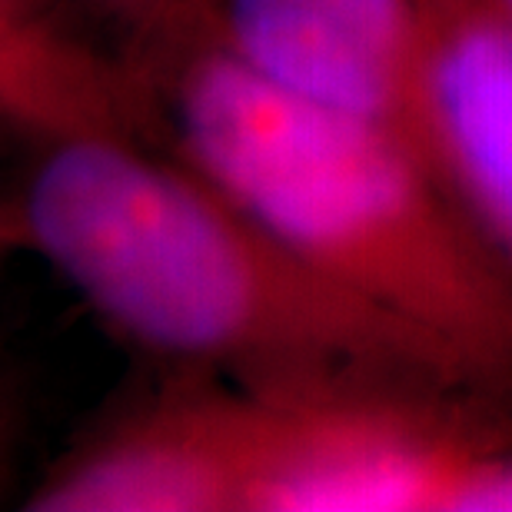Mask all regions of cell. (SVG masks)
<instances>
[{
    "mask_svg": "<svg viewBox=\"0 0 512 512\" xmlns=\"http://www.w3.org/2000/svg\"><path fill=\"white\" fill-rule=\"evenodd\" d=\"M177 24L283 94L383 127L429 160L423 0H190Z\"/></svg>",
    "mask_w": 512,
    "mask_h": 512,
    "instance_id": "5",
    "label": "cell"
},
{
    "mask_svg": "<svg viewBox=\"0 0 512 512\" xmlns=\"http://www.w3.org/2000/svg\"><path fill=\"white\" fill-rule=\"evenodd\" d=\"M117 54L153 140L323 276L512 396V263L413 143L283 94L187 24Z\"/></svg>",
    "mask_w": 512,
    "mask_h": 512,
    "instance_id": "2",
    "label": "cell"
},
{
    "mask_svg": "<svg viewBox=\"0 0 512 512\" xmlns=\"http://www.w3.org/2000/svg\"><path fill=\"white\" fill-rule=\"evenodd\" d=\"M493 7L499 10V17L512 27V0H493Z\"/></svg>",
    "mask_w": 512,
    "mask_h": 512,
    "instance_id": "12",
    "label": "cell"
},
{
    "mask_svg": "<svg viewBox=\"0 0 512 512\" xmlns=\"http://www.w3.org/2000/svg\"><path fill=\"white\" fill-rule=\"evenodd\" d=\"M17 453V399L10 393L7 376L0 370V486L7 483Z\"/></svg>",
    "mask_w": 512,
    "mask_h": 512,
    "instance_id": "11",
    "label": "cell"
},
{
    "mask_svg": "<svg viewBox=\"0 0 512 512\" xmlns=\"http://www.w3.org/2000/svg\"><path fill=\"white\" fill-rule=\"evenodd\" d=\"M426 153L512 263V27L493 0H423Z\"/></svg>",
    "mask_w": 512,
    "mask_h": 512,
    "instance_id": "6",
    "label": "cell"
},
{
    "mask_svg": "<svg viewBox=\"0 0 512 512\" xmlns=\"http://www.w3.org/2000/svg\"><path fill=\"white\" fill-rule=\"evenodd\" d=\"M453 512H512V443L493 439L459 486Z\"/></svg>",
    "mask_w": 512,
    "mask_h": 512,
    "instance_id": "9",
    "label": "cell"
},
{
    "mask_svg": "<svg viewBox=\"0 0 512 512\" xmlns=\"http://www.w3.org/2000/svg\"><path fill=\"white\" fill-rule=\"evenodd\" d=\"M273 399L190 376L110 419L30 486V512H247Z\"/></svg>",
    "mask_w": 512,
    "mask_h": 512,
    "instance_id": "4",
    "label": "cell"
},
{
    "mask_svg": "<svg viewBox=\"0 0 512 512\" xmlns=\"http://www.w3.org/2000/svg\"><path fill=\"white\" fill-rule=\"evenodd\" d=\"M0 127L30 143L143 130L130 70L37 0H0Z\"/></svg>",
    "mask_w": 512,
    "mask_h": 512,
    "instance_id": "7",
    "label": "cell"
},
{
    "mask_svg": "<svg viewBox=\"0 0 512 512\" xmlns=\"http://www.w3.org/2000/svg\"><path fill=\"white\" fill-rule=\"evenodd\" d=\"M24 253H30L24 213H20L14 190H0V273Z\"/></svg>",
    "mask_w": 512,
    "mask_h": 512,
    "instance_id": "10",
    "label": "cell"
},
{
    "mask_svg": "<svg viewBox=\"0 0 512 512\" xmlns=\"http://www.w3.org/2000/svg\"><path fill=\"white\" fill-rule=\"evenodd\" d=\"M270 439L247 512H453L493 433L466 406L270 396Z\"/></svg>",
    "mask_w": 512,
    "mask_h": 512,
    "instance_id": "3",
    "label": "cell"
},
{
    "mask_svg": "<svg viewBox=\"0 0 512 512\" xmlns=\"http://www.w3.org/2000/svg\"><path fill=\"white\" fill-rule=\"evenodd\" d=\"M114 34V54L157 30L177 24L187 14L190 0H70Z\"/></svg>",
    "mask_w": 512,
    "mask_h": 512,
    "instance_id": "8",
    "label": "cell"
},
{
    "mask_svg": "<svg viewBox=\"0 0 512 512\" xmlns=\"http://www.w3.org/2000/svg\"><path fill=\"white\" fill-rule=\"evenodd\" d=\"M37 4H44V7H50V10H57V0H37Z\"/></svg>",
    "mask_w": 512,
    "mask_h": 512,
    "instance_id": "13",
    "label": "cell"
},
{
    "mask_svg": "<svg viewBox=\"0 0 512 512\" xmlns=\"http://www.w3.org/2000/svg\"><path fill=\"white\" fill-rule=\"evenodd\" d=\"M30 253L110 333L263 396L489 403L456 356L296 256L143 130L30 143Z\"/></svg>",
    "mask_w": 512,
    "mask_h": 512,
    "instance_id": "1",
    "label": "cell"
}]
</instances>
